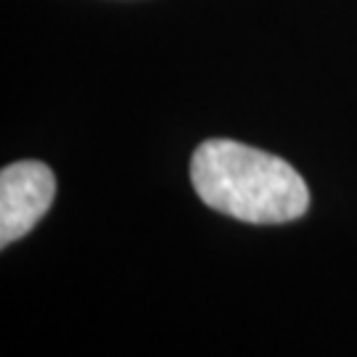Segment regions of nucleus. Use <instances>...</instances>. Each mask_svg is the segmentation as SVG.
<instances>
[{"label":"nucleus","instance_id":"obj_2","mask_svg":"<svg viewBox=\"0 0 357 357\" xmlns=\"http://www.w3.org/2000/svg\"><path fill=\"white\" fill-rule=\"evenodd\" d=\"M56 178L51 167L26 159L3 167L0 172V246H11L26 236L51 209Z\"/></svg>","mask_w":357,"mask_h":357},{"label":"nucleus","instance_id":"obj_1","mask_svg":"<svg viewBox=\"0 0 357 357\" xmlns=\"http://www.w3.org/2000/svg\"><path fill=\"white\" fill-rule=\"evenodd\" d=\"M191 183L209 209L252 225L291 222L310 209L307 183L286 159L228 138L193 151Z\"/></svg>","mask_w":357,"mask_h":357}]
</instances>
